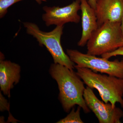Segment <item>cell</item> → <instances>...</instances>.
I'll list each match as a JSON object with an SVG mask.
<instances>
[{
  "label": "cell",
  "instance_id": "1",
  "mask_svg": "<svg viewBox=\"0 0 123 123\" xmlns=\"http://www.w3.org/2000/svg\"><path fill=\"white\" fill-rule=\"evenodd\" d=\"M49 72L58 85L59 99L65 111L69 112L78 105L85 113L90 112L84 97L85 83L76 72L66 66L54 63L51 65Z\"/></svg>",
  "mask_w": 123,
  "mask_h": 123
},
{
  "label": "cell",
  "instance_id": "2",
  "mask_svg": "<svg viewBox=\"0 0 123 123\" xmlns=\"http://www.w3.org/2000/svg\"><path fill=\"white\" fill-rule=\"evenodd\" d=\"M77 75L91 89H96L105 103H110L116 107L118 103L123 108V79L110 75H102L90 69L75 65Z\"/></svg>",
  "mask_w": 123,
  "mask_h": 123
},
{
  "label": "cell",
  "instance_id": "3",
  "mask_svg": "<svg viewBox=\"0 0 123 123\" xmlns=\"http://www.w3.org/2000/svg\"><path fill=\"white\" fill-rule=\"evenodd\" d=\"M23 24L26 33L35 38L39 46H45L51 55L54 63L60 64L73 70L75 63L65 53L61 43L63 26H56L53 30L46 32L41 30L35 23L24 22Z\"/></svg>",
  "mask_w": 123,
  "mask_h": 123
},
{
  "label": "cell",
  "instance_id": "4",
  "mask_svg": "<svg viewBox=\"0 0 123 123\" xmlns=\"http://www.w3.org/2000/svg\"><path fill=\"white\" fill-rule=\"evenodd\" d=\"M121 22H107L92 33L88 40L87 54L102 55L123 46Z\"/></svg>",
  "mask_w": 123,
  "mask_h": 123
},
{
  "label": "cell",
  "instance_id": "5",
  "mask_svg": "<svg viewBox=\"0 0 123 123\" xmlns=\"http://www.w3.org/2000/svg\"><path fill=\"white\" fill-rule=\"evenodd\" d=\"M66 53L72 61L78 67L123 79V60L111 61L105 58L97 57L73 49H67Z\"/></svg>",
  "mask_w": 123,
  "mask_h": 123
},
{
  "label": "cell",
  "instance_id": "6",
  "mask_svg": "<svg viewBox=\"0 0 123 123\" xmlns=\"http://www.w3.org/2000/svg\"><path fill=\"white\" fill-rule=\"evenodd\" d=\"M43 9L45 13L42 15V20L47 26H63L68 23H79L80 20V17L78 13L80 9V0H75L63 7L44 6Z\"/></svg>",
  "mask_w": 123,
  "mask_h": 123
},
{
  "label": "cell",
  "instance_id": "7",
  "mask_svg": "<svg viewBox=\"0 0 123 123\" xmlns=\"http://www.w3.org/2000/svg\"><path fill=\"white\" fill-rule=\"evenodd\" d=\"M84 97L88 107L94 113L99 123H121L123 111L116 107L113 108L111 103H105L99 100L91 88L86 86Z\"/></svg>",
  "mask_w": 123,
  "mask_h": 123
},
{
  "label": "cell",
  "instance_id": "8",
  "mask_svg": "<svg viewBox=\"0 0 123 123\" xmlns=\"http://www.w3.org/2000/svg\"><path fill=\"white\" fill-rule=\"evenodd\" d=\"M95 10L98 27L107 22H121L123 0H98Z\"/></svg>",
  "mask_w": 123,
  "mask_h": 123
},
{
  "label": "cell",
  "instance_id": "9",
  "mask_svg": "<svg viewBox=\"0 0 123 123\" xmlns=\"http://www.w3.org/2000/svg\"><path fill=\"white\" fill-rule=\"evenodd\" d=\"M21 68L18 64L5 60L4 55L0 53V87L5 95L10 97V91L14 85L19 82Z\"/></svg>",
  "mask_w": 123,
  "mask_h": 123
},
{
  "label": "cell",
  "instance_id": "10",
  "mask_svg": "<svg viewBox=\"0 0 123 123\" xmlns=\"http://www.w3.org/2000/svg\"><path fill=\"white\" fill-rule=\"evenodd\" d=\"M82 33L78 45L84 47L86 44L92 33L98 28L95 10L88 3V0H80Z\"/></svg>",
  "mask_w": 123,
  "mask_h": 123
},
{
  "label": "cell",
  "instance_id": "11",
  "mask_svg": "<svg viewBox=\"0 0 123 123\" xmlns=\"http://www.w3.org/2000/svg\"><path fill=\"white\" fill-rule=\"evenodd\" d=\"M81 107L78 106L77 109L75 111L74 108H72L70 113L63 119H61L57 123H83L80 116V111Z\"/></svg>",
  "mask_w": 123,
  "mask_h": 123
},
{
  "label": "cell",
  "instance_id": "12",
  "mask_svg": "<svg viewBox=\"0 0 123 123\" xmlns=\"http://www.w3.org/2000/svg\"><path fill=\"white\" fill-rule=\"evenodd\" d=\"M23 0H0V18H2L8 12L9 7Z\"/></svg>",
  "mask_w": 123,
  "mask_h": 123
},
{
  "label": "cell",
  "instance_id": "13",
  "mask_svg": "<svg viewBox=\"0 0 123 123\" xmlns=\"http://www.w3.org/2000/svg\"><path fill=\"white\" fill-rule=\"evenodd\" d=\"M117 55L123 56V46L119 48L112 52L104 54L102 55L101 56L103 58L108 59L110 57Z\"/></svg>",
  "mask_w": 123,
  "mask_h": 123
},
{
  "label": "cell",
  "instance_id": "14",
  "mask_svg": "<svg viewBox=\"0 0 123 123\" xmlns=\"http://www.w3.org/2000/svg\"><path fill=\"white\" fill-rule=\"evenodd\" d=\"M9 103L8 102L7 99H6L0 92V111H9Z\"/></svg>",
  "mask_w": 123,
  "mask_h": 123
},
{
  "label": "cell",
  "instance_id": "15",
  "mask_svg": "<svg viewBox=\"0 0 123 123\" xmlns=\"http://www.w3.org/2000/svg\"><path fill=\"white\" fill-rule=\"evenodd\" d=\"M88 3L93 8L95 9L97 5V0H88Z\"/></svg>",
  "mask_w": 123,
  "mask_h": 123
},
{
  "label": "cell",
  "instance_id": "16",
  "mask_svg": "<svg viewBox=\"0 0 123 123\" xmlns=\"http://www.w3.org/2000/svg\"><path fill=\"white\" fill-rule=\"evenodd\" d=\"M36 2L38 4H41L42 2H45L47 1L48 0H35Z\"/></svg>",
  "mask_w": 123,
  "mask_h": 123
},
{
  "label": "cell",
  "instance_id": "17",
  "mask_svg": "<svg viewBox=\"0 0 123 123\" xmlns=\"http://www.w3.org/2000/svg\"><path fill=\"white\" fill-rule=\"evenodd\" d=\"M120 27H121V32H122V35H123V18H122V20H121Z\"/></svg>",
  "mask_w": 123,
  "mask_h": 123
},
{
  "label": "cell",
  "instance_id": "18",
  "mask_svg": "<svg viewBox=\"0 0 123 123\" xmlns=\"http://www.w3.org/2000/svg\"></svg>",
  "mask_w": 123,
  "mask_h": 123
}]
</instances>
